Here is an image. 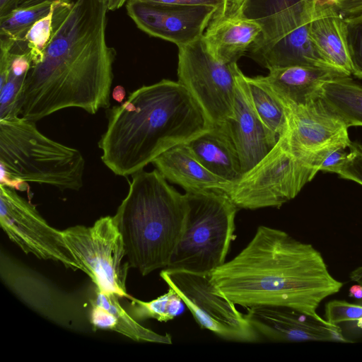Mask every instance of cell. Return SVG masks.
Segmentation results:
<instances>
[{
    "label": "cell",
    "mask_w": 362,
    "mask_h": 362,
    "mask_svg": "<svg viewBox=\"0 0 362 362\" xmlns=\"http://www.w3.org/2000/svg\"><path fill=\"white\" fill-rule=\"evenodd\" d=\"M152 163L168 181L185 192L213 191L227 195L233 185L206 169L187 143L166 150Z\"/></svg>",
    "instance_id": "ffe728a7"
},
{
    "label": "cell",
    "mask_w": 362,
    "mask_h": 362,
    "mask_svg": "<svg viewBox=\"0 0 362 362\" xmlns=\"http://www.w3.org/2000/svg\"><path fill=\"white\" fill-rule=\"evenodd\" d=\"M128 0H108L109 11H115L120 8Z\"/></svg>",
    "instance_id": "ab89813d"
},
{
    "label": "cell",
    "mask_w": 362,
    "mask_h": 362,
    "mask_svg": "<svg viewBox=\"0 0 362 362\" xmlns=\"http://www.w3.org/2000/svg\"><path fill=\"white\" fill-rule=\"evenodd\" d=\"M185 196L184 230L165 269L210 274L226 262L238 209L220 192H186Z\"/></svg>",
    "instance_id": "52a82bcc"
},
{
    "label": "cell",
    "mask_w": 362,
    "mask_h": 362,
    "mask_svg": "<svg viewBox=\"0 0 362 362\" xmlns=\"http://www.w3.org/2000/svg\"><path fill=\"white\" fill-rule=\"evenodd\" d=\"M314 6L315 0H245L240 15L262 29L249 49L251 57L269 70L293 65L332 69L310 37Z\"/></svg>",
    "instance_id": "8992f818"
},
{
    "label": "cell",
    "mask_w": 362,
    "mask_h": 362,
    "mask_svg": "<svg viewBox=\"0 0 362 362\" xmlns=\"http://www.w3.org/2000/svg\"><path fill=\"white\" fill-rule=\"evenodd\" d=\"M265 76H255L284 106L299 105L320 96L328 80L345 76L327 67L293 65L274 68Z\"/></svg>",
    "instance_id": "ac0fdd59"
},
{
    "label": "cell",
    "mask_w": 362,
    "mask_h": 362,
    "mask_svg": "<svg viewBox=\"0 0 362 362\" xmlns=\"http://www.w3.org/2000/svg\"><path fill=\"white\" fill-rule=\"evenodd\" d=\"M18 0H0V17L16 8Z\"/></svg>",
    "instance_id": "e575fe53"
},
{
    "label": "cell",
    "mask_w": 362,
    "mask_h": 362,
    "mask_svg": "<svg viewBox=\"0 0 362 362\" xmlns=\"http://www.w3.org/2000/svg\"><path fill=\"white\" fill-rule=\"evenodd\" d=\"M236 64L216 59L202 37L178 47V81L214 127H223L233 118Z\"/></svg>",
    "instance_id": "30bf717a"
},
{
    "label": "cell",
    "mask_w": 362,
    "mask_h": 362,
    "mask_svg": "<svg viewBox=\"0 0 362 362\" xmlns=\"http://www.w3.org/2000/svg\"><path fill=\"white\" fill-rule=\"evenodd\" d=\"M223 6L212 19L233 17L240 14L245 0H221Z\"/></svg>",
    "instance_id": "d6a6232c"
},
{
    "label": "cell",
    "mask_w": 362,
    "mask_h": 362,
    "mask_svg": "<svg viewBox=\"0 0 362 362\" xmlns=\"http://www.w3.org/2000/svg\"><path fill=\"white\" fill-rule=\"evenodd\" d=\"M129 298L131 313L137 320L155 319L166 322L175 318L183 308L181 298L170 287L168 292L150 301H142L131 296Z\"/></svg>",
    "instance_id": "4316f807"
},
{
    "label": "cell",
    "mask_w": 362,
    "mask_h": 362,
    "mask_svg": "<svg viewBox=\"0 0 362 362\" xmlns=\"http://www.w3.org/2000/svg\"><path fill=\"white\" fill-rule=\"evenodd\" d=\"M108 0L62 1L42 59L31 65L20 116L37 122L68 107L95 114L110 105L116 51L107 44Z\"/></svg>",
    "instance_id": "6da1fadb"
},
{
    "label": "cell",
    "mask_w": 362,
    "mask_h": 362,
    "mask_svg": "<svg viewBox=\"0 0 362 362\" xmlns=\"http://www.w3.org/2000/svg\"><path fill=\"white\" fill-rule=\"evenodd\" d=\"M60 1L50 12L37 21L27 31L23 40L11 49V53H28L31 59V65L40 62L44 54V50L49 43L53 33L54 11Z\"/></svg>",
    "instance_id": "83f0119b"
},
{
    "label": "cell",
    "mask_w": 362,
    "mask_h": 362,
    "mask_svg": "<svg viewBox=\"0 0 362 362\" xmlns=\"http://www.w3.org/2000/svg\"><path fill=\"white\" fill-rule=\"evenodd\" d=\"M345 20L352 74L362 78V15Z\"/></svg>",
    "instance_id": "f546056e"
},
{
    "label": "cell",
    "mask_w": 362,
    "mask_h": 362,
    "mask_svg": "<svg viewBox=\"0 0 362 362\" xmlns=\"http://www.w3.org/2000/svg\"><path fill=\"white\" fill-rule=\"evenodd\" d=\"M209 276L218 293L235 305L286 306L317 317L321 302L343 286L311 244L266 226Z\"/></svg>",
    "instance_id": "7a4b0ae2"
},
{
    "label": "cell",
    "mask_w": 362,
    "mask_h": 362,
    "mask_svg": "<svg viewBox=\"0 0 362 362\" xmlns=\"http://www.w3.org/2000/svg\"><path fill=\"white\" fill-rule=\"evenodd\" d=\"M187 145L199 162L216 176L232 184L242 177L240 160L226 125L212 127Z\"/></svg>",
    "instance_id": "603a6c76"
},
{
    "label": "cell",
    "mask_w": 362,
    "mask_h": 362,
    "mask_svg": "<svg viewBox=\"0 0 362 362\" xmlns=\"http://www.w3.org/2000/svg\"><path fill=\"white\" fill-rule=\"evenodd\" d=\"M245 318L259 335L272 341L351 343L339 325L296 309L281 305L247 308Z\"/></svg>",
    "instance_id": "2e32d148"
},
{
    "label": "cell",
    "mask_w": 362,
    "mask_h": 362,
    "mask_svg": "<svg viewBox=\"0 0 362 362\" xmlns=\"http://www.w3.org/2000/svg\"><path fill=\"white\" fill-rule=\"evenodd\" d=\"M0 163L1 184L13 188L14 182H31L78 191L83 185L81 153L47 137L22 117L0 119Z\"/></svg>",
    "instance_id": "5b68a950"
},
{
    "label": "cell",
    "mask_w": 362,
    "mask_h": 362,
    "mask_svg": "<svg viewBox=\"0 0 362 362\" xmlns=\"http://www.w3.org/2000/svg\"><path fill=\"white\" fill-rule=\"evenodd\" d=\"M309 34L319 54L332 69L352 74L347 41V24L335 6L315 0Z\"/></svg>",
    "instance_id": "d6986e66"
},
{
    "label": "cell",
    "mask_w": 362,
    "mask_h": 362,
    "mask_svg": "<svg viewBox=\"0 0 362 362\" xmlns=\"http://www.w3.org/2000/svg\"><path fill=\"white\" fill-rule=\"evenodd\" d=\"M0 224L8 238L26 254L78 267L64 246L61 230L51 226L14 188L0 185Z\"/></svg>",
    "instance_id": "7c38bea8"
},
{
    "label": "cell",
    "mask_w": 362,
    "mask_h": 362,
    "mask_svg": "<svg viewBox=\"0 0 362 362\" xmlns=\"http://www.w3.org/2000/svg\"><path fill=\"white\" fill-rule=\"evenodd\" d=\"M60 1H45L28 7L16 8L1 16L0 40H7L15 46L37 21L47 15Z\"/></svg>",
    "instance_id": "484cf974"
},
{
    "label": "cell",
    "mask_w": 362,
    "mask_h": 362,
    "mask_svg": "<svg viewBox=\"0 0 362 362\" xmlns=\"http://www.w3.org/2000/svg\"><path fill=\"white\" fill-rule=\"evenodd\" d=\"M64 247L100 291L119 298L127 293L130 268L123 262L126 252L113 216L100 217L91 226L76 225L61 230Z\"/></svg>",
    "instance_id": "9c48e42d"
},
{
    "label": "cell",
    "mask_w": 362,
    "mask_h": 362,
    "mask_svg": "<svg viewBox=\"0 0 362 362\" xmlns=\"http://www.w3.org/2000/svg\"><path fill=\"white\" fill-rule=\"evenodd\" d=\"M349 279L362 286V266L354 269L349 275ZM357 303L362 304V299L357 300Z\"/></svg>",
    "instance_id": "8d00e7d4"
},
{
    "label": "cell",
    "mask_w": 362,
    "mask_h": 362,
    "mask_svg": "<svg viewBox=\"0 0 362 362\" xmlns=\"http://www.w3.org/2000/svg\"><path fill=\"white\" fill-rule=\"evenodd\" d=\"M212 127L182 84L163 79L139 88L109 111L98 143L101 159L115 175H132Z\"/></svg>",
    "instance_id": "3957f363"
},
{
    "label": "cell",
    "mask_w": 362,
    "mask_h": 362,
    "mask_svg": "<svg viewBox=\"0 0 362 362\" xmlns=\"http://www.w3.org/2000/svg\"><path fill=\"white\" fill-rule=\"evenodd\" d=\"M125 95V90L122 86H117L115 88L112 92V97L118 102H121Z\"/></svg>",
    "instance_id": "f35d334b"
},
{
    "label": "cell",
    "mask_w": 362,
    "mask_h": 362,
    "mask_svg": "<svg viewBox=\"0 0 362 362\" xmlns=\"http://www.w3.org/2000/svg\"><path fill=\"white\" fill-rule=\"evenodd\" d=\"M284 107L291 147L315 175L313 163L315 155L334 145L350 146L349 127L321 96L303 105Z\"/></svg>",
    "instance_id": "9a60e30c"
},
{
    "label": "cell",
    "mask_w": 362,
    "mask_h": 362,
    "mask_svg": "<svg viewBox=\"0 0 362 362\" xmlns=\"http://www.w3.org/2000/svg\"><path fill=\"white\" fill-rule=\"evenodd\" d=\"M94 292L88 313L93 329L113 331L139 342L172 344L169 334L156 333L140 325L122 308L118 296L102 292L95 286Z\"/></svg>",
    "instance_id": "7402d4cb"
},
{
    "label": "cell",
    "mask_w": 362,
    "mask_h": 362,
    "mask_svg": "<svg viewBox=\"0 0 362 362\" xmlns=\"http://www.w3.org/2000/svg\"><path fill=\"white\" fill-rule=\"evenodd\" d=\"M61 1L64 2H71L74 0H18L16 8L28 7L45 1Z\"/></svg>",
    "instance_id": "d590c367"
},
{
    "label": "cell",
    "mask_w": 362,
    "mask_h": 362,
    "mask_svg": "<svg viewBox=\"0 0 362 362\" xmlns=\"http://www.w3.org/2000/svg\"><path fill=\"white\" fill-rule=\"evenodd\" d=\"M349 148L348 159L337 175L362 185V144L351 142Z\"/></svg>",
    "instance_id": "4dcf8cb0"
},
{
    "label": "cell",
    "mask_w": 362,
    "mask_h": 362,
    "mask_svg": "<svg viewBox=\"0 0 362 362\" xmlns=\"http://www.w3.org/2000/svg\"><path fill=\"white\" fill-rule=\"evenodd\" d=\"M127 12L141 30L177 47L203 36L218 8L206 5H178L128 0Z\"/></svg>",
    "instance_id": "5bb4252c"
},
{
    "label": "cell",
    "mask_w": 362,
    "mask_h": 362,
    "mask_svg": "<svg viewBox=\"0 0 362 362\" xmlns=\"http://www.w3.org/2000/svg\"><path fill=\"white\" fill-rule=\"evenodd\" d=\"M235 73L234 116L226 126L244 174L255 167L275 144L252 104L245 86V75L237 64Z\"/></svg>",
    "instance_id": "e0dca14e"
},
{
    "label": "cell",
    "mask_w": 362,
    "mask_h": 362,
    "mask_svg": "<svg viewBox=\"0 0 362 362\" xmlns=\"http://www.w3.org/2000/svg\"><path fill=\"white\" fill-rule=\"evenodd\" d=\"M321 98L348 127L362 126V85L349 76L327 81L322 86Z\"/></svg>",
    "instance_id": "cb8c5ba5"
},
{
    "label": "cell",
    "mask_w": 362,
    "mask_h": 362,
    "mask_svg": "<svg viewBox=\"0 0 362 362\" xmlns=\"http://www.w3.org/2000/svg\"><path fill=\"white\" fill-rule=\"evenodd\" d=\"M325 317L329 323L338 325L356 321L357 327L362 329V304L341 300L329 301L325 305Z\"/></svg>",
    "instance_id": "f1b7e54d"
},
{
    "label": "cell",
    "mask_w": 362,
    "mask_h": 362,
    "mask_svg": "<svg viewBox=\"0 0 362 362\" xmlns=\"http://www.w3.org/2000/svg\"><path fill=\"white\" fill-rule=\"evenodd\" d=\"M252 104L274 144L287 124L286 110L281 103L256 77L244 76Z\"/></svg>",
    "instance_id": "d4e9b609"
},
{
    "label": "cell",
    "mask_w": 362,
    "mask_h": 362,
    "mask_svg": "<svg viewBox=\"0 0 362 362\" xmlns=\"http://www.w3.org/2000/svg\"><path fill=\"white\" fill-rule=\"evenodd\" d=\"M253 19L238 15L211 19L203 40L213 56L225 64H235L249 51L261 33Z\"/></svg>",
    "instance_id": "44dd1931"
},
{
    "label": "cell",
    "mask_w": 362,
    "mask_h": 362,
    "mask_svg": "<svg viewBox=\"0 0 362 362\" xmlns=\"http://www.w3.org/2000/svg\"><path fill=\"white\" fill-rule=\"evenodd\" d=\"M317 2L327 3L335 6L338 4V0H315Z\"/></svg>",
    "instance_id": "60d3db41"
},
{
    "label": "cell",
    "mask_w": 362,
    "mask_h": 362,
    "mask_svg": "<svg viewBox=\"0 0 362 362\" xmlns=\"http://www.w3.org/2000/svg\"><path fill=\"white\" fill-rule=\"evenodd\" d=\"M160 276L177 292L201 329L228 341L255 342L260 339L245 314L218 293L209 274L163 269Z\"/></svg>",
    "instance_id": "8fae6325"
},
{
    "label": "cell",
    "mask_w": 362,
    "mask_h": 362,
    "mask_svg": "<svg viewBox=\"0 0 362 362\" xmlns=\"http://www.w3.org/2000/svg\"><path fill=\"white\" fill-rule=\"evenodd\" d=\"M336 8L345 19L356 18L362 15V0H338Z\"/></svg>",
    "instance_id": "1f68e13d"
},
{
    "label": "cell",
    "mask_w": 362,
    "mask_h": 362,
    "mask_svg": "<svg viewBox=\"0 0 362 362\" xmlns=\"http://www.w3.org/2000/svg\"><path fill=\"white\" fill-rule=\"evenodd\" d=\"M0 275L4 284L25 304L46 319L64 327L84 328L81 303L49 279L3 250Z\"/></svg>",
    "instance_id": "4fadbf2b"
},
{
    "label": "cell",
    "mask_w": 362,
    "mask_h": 362,
    "mask_svg": "<svg viewBox=\"0 0 362 362\" xmlns=\"http://www.w3.org/2000/svg\"><path fill=\"white\" fill-rule=\"evenodd\" d=\"M315 176L291 147L286 124L274 147L233 184L226 196L238 209L279 208L295 198Z\"/></svg>",
    "instance_id": "ba28073f"
},
{
    "label": "cell",
    "mask_w": 362,
    "mask_h": 362,
    "mask_svg": "<svg viewBox=\"0 0 362 362\" xmlns=\"http://www.w3.org/2000/svg\"><path fill=\"white\" fill-rule=\"evenodd\" d=\"M349 296L357 300L362 299V286L358 284L351 286L349 289Z\"/></svg>",
    "instance_id": "74e56055"
},
{
    "label": "cell",
    "mask_w": 362,
    "mask_h": 362,
    "mask_svg": "<svg viewBox=\"0 0 362 362\" xmlns=\"http://www.w3.org/2000/svg\"><path fill=\"white\" fill-rule=\"evenodd\" d=\"M132 176L113 218L129 267L146 276L169 265L184 230L187 205L185 194L170 185L157 169Z\"/></svg>",
    "instance_id": "277c9868"
},
{
    "label": "cell",
    "mask_w": 362,
    "mask_h": 362,
    "mask_svg": "<svg viewBox=\"0 0 362 362\" xmlns=\"http://www.w3.org/2000/svg\"><path fill=\"white\" fill-rule=\"evenodd\" d=\"M138 1L151 2V3H158V4H178V5L211 6L216 7L218 8L216 13L220 11L223 6V1L221 0H138Z\"/></svg>",
    "instance_id": "836d02e7"
}]
</instances>
